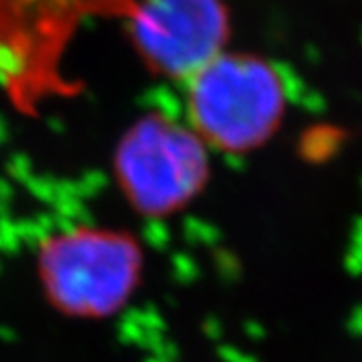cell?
<instances>
[{
	"label": "cell",
	"mask_w": 362,
	"mask_h": 362,
	"mask_svg": "<svg viewBox=\"0 0 362 362\" xmlns=\"http://www.w3.org/2000/svg\"><path fill=\"white\" fill-rule=\"evenodd\" d=\"M137 0H0V90L23 115L78 85L65 75V57L93 18L127 21Z\"/></svg>",
	"instance_id": "obj_1"
},
{
	"label": "cell",
	"mask_w": 362,
	"mask_h": 362,
	"mask_svg": "<svg viewBox=\"0 0 362 362\" xmlns=\"http://www.w3.org/2000/svg\"><path fill=\"white\" fill-rule=\"evenodd\" d=\"M185 90L192 131L226 153L266 145L284 121V78L252 52L223 51L185 83Z\"/></svg>",
	"instance_id": "obj_2"
},
{
	"label": "cell",
	"mask_w": 362,
	"mask_h": 362,
	"mask_svg": "<svg viewBox=\"0 0 362 362\" xmlns=\"http://www.w3.org/2000/svg\"><path fill=\"white\" fill-rule=\"evenodd\" d=\"M125 28L153 75L187 83L223 52L232 18L223 0H137Z\"/></svg>",
	"instance_id": "obj_3"
},
{
	"label": "cell",
	"mask_w": 362,
	"mask_h": 362,
	"mask_svg": "<svg viewBox=\"0 0 362 362\" xmlns=\"http://www.w3.org/2000/svg\"><path fill=\"white\" fill-rule=\"evenodd\" d=\"M204 145L194 131L165 117L141 119L119 151L131 199L149 214H169L192 202L209 175Z\"/></svg>",
	"instance_id": "obj_4"
},
{
	"label": "cell",
	"mask_w": 362,
	"mask_h": 362,
	"mask_svg": "<svg viewBox=\"0 0 362 362\" xmlns=\"http://www.w3.org/2000/svg\"><path fill=\"white\" fill-rule=\"evenodd\" d=\"M137 270L133 244L107 233L78 232L52 242L45 254L47 286L69 310H111L133 288Z\"/></svg>",
	"instance_id": "obj_5"
}]
</instances>
